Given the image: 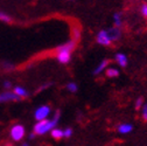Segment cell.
Here are the masks:
<instances>
[{"mask_svg": "<svg viewBox=\"0 0 147 146\" xmlns=\"http://www.w3.org/2000/svg\"><path fill=\"white\" fill-rule=\"evenodd\" d=\"M142 118L145 122H147V104L142 106Z\"/></svg>", "mask_w": 147, "mask_h": 146, "instance_id": "obj_19", "label": "cell"}, {"mask_svg": "<svg viewBox=\"0 0 147 146\" xmlns=\"http://www.w3.org/2000/svg\"><path fill=\"white\" fill-rule=\"evenodd\" d=\"M109 64H110V61H109V60H103V61H102V62L98 64V67H97V68L94 70V74H95V75L100 74V72H102V71H103V70H104V69H105V68H106Z\"/></svg>", "mask_w": 147, "mask_h": 146, "instance_id": "obj_11", "label": "cell"}, {"mask_svg": "<svg viewBox=\"0 0 147 146\" xmlns=\"http://www.w3.org/2000/svg\"><path fill=\"white\" fill-rule=\"evenodd\" d=\"M20 97L18 96L14 91L13 93H9V91H7V93H4L0 95V103L3 102H11V101H19Z\"/></svg>", "mask_w": 147, "mask_h": 146, "instance_id": "obj_6", "label": "cell"}, {"mask_svg": "<svg viewBox=\"0 0 147 146\" xmlns=\"http://www.w3.org/2000/svg\"><path fill=\"white\" fill-rule=\"evenodd\" d=\"M71 34H72V38L75 40H78L81 38V34H82V30L80 27H74L72 30H71Z\"/></svg>", "mask_w": 147, "mask_h": 146, "instance_id": "obj_14", "label": "cell"}, {"mask_svg": "<svg viewBox=\"0 0 147 146\" xmlns=\"http://www.w3.org/2000/svg\"><path fill=\"white\" fill-rule=\"evenodd\" d=\"M25 137V127L20 124L14 125L11 129V138L14 141H20Z\"/></svg>", "mask_w": 147, "mask_h": 146, "instance_id": "obj_3", "label": "cell"}, {"mask_svg": "<svg viewBox=\"0 0 147 146\" xmlns=\"http://www.w3.org/2000/svg\"><path fill=\"white\" fill-rule=\"evenodd\" d=\"M67 89L70 91V93H72V94H75L76 91L78 90V88H77V84H76V83H74V82H71V83H68V84H67Z\"/></svg>", "mask_w": 147, "mask_h": 146, "instance_id": "obj_16", "label": "cell"}, {"mask_svg": "<svg viewBox=\"0 0 147 146\" xmlns=\"http://www.w3.org/2000/svg\"><path fill=\"white\" fill-rule=\"evenodd\" d=\"M50 114V106L48 105H43V106H40L39 109H36V111H35V119L36 120H42L45 118H47Z\"/></svg>", "mask_w": 147, "mask_h": 146, "instance_id": "obj_4", "label": "cell"}, {"mask_svg": "<svg viewBox=\"0 0 147 146\" xmlns=\"http://www.w3.org/2000/svg\"><path fill=\"white\" fill-rule=\"evenodd\" d=\"M116 61L120 67H126L127 66V56L124 55V54H117L116 55Z\"/></svg>", "mask_w": 147, "mask_h": 146, "instance_id": "obj_10", "label": "cell"}, {"mask_svg": "<svg viewBox=\"0 0 147 146\" xmlns=\"http://www.w3.org/2000/svg\"><path fill=\"white\" fill-rule=\"evenodd\" d=\"M59 118H60V112L57 111L53 119L45 118L42 120H38V123H36L34 126V132L39 136H42V135L47 133L48 131H51V129H54V127L56 126Z\"/></svg>", "mask_w": 147, "mask_h": 146, "instance_id": "obj_1", "label": "cell"}, {"mask_svg": "<svg viewBox=\"0 0 147 146\" xmlns=\"http://www.w3.org/2000/svg\"><path fill=\"white\" fill-rule=\"evenodd\" d=\"M142 103H144V98H142V97H139V98L137 99V102H136V109H137V110L141 109Z\"/></svg>", "mask_w": 147, "mask_h": 146, "instance_id": "obj_18", "label": "cell"}, {"mask_svg": "<svg viewBox=\"0 0 147 146\" xmlns=\"http://www.w3.org/2000/svg\"><path fill=\"white\" fill-rule=\"evenodd\" d=\"M141 14L147 19V4H144V5L141 6Z\"/></svg>", "mask_w": 147, "mask_h": 146, "instance_id": "obj_21", "label": "cell"}, {"mask_svg": "<svg viewBox=\"0 0 147 146\" xmlns=\"http://www.w3.org/2000/svg\"><path fill=\"white\" fill-rule=\"evenodd\" d=\"M51 137L56 140H60L64 137V131L61 129H57V127H54V129H51Z\"/></svg>", "mask_w": 147, "mask_h": 146, "instance_id": "obj_8", "label": "cell"}, {"mask_svg": "<svg viewBox=\"0 0 147 146\" xmlns=\"http://www.w3.org/2000/svg\"><path fill=\"white\" fill-rule=\"evenodd\" d=\"M97 42L100 43L102 46H110L112 43V40L110 38L107 30H100L97 34Z\"/></svg>", "mask_w": 147, "mask_h": 146, "instance_id": "obj_5", "label": "cell"}, {"mask_svg": "<svg viewBox=\"0 0 147 146\" xmlns=\"http://www.w3.org/2000/svg\"><path fill=\"white\" fill-rule=\"evenodd\" d=\"M75 49V41H69L56 49V57L60 63L67 64L70 62L71 59V51Z\"/></svg>", "mask_w": 147, "mask_h": 146, "instance_id": "obj_2", "label": "cell"}, {"mask_svg": "<svg viewBox=\"0 0 147 146\" xmlns=\"http://www.w3.org/2000/svg\"><path fill=\"white\" fill-rule=\"evenodd\" d=\"M35 136H36V133H35V132H34V133H30V135H29V139H34V137H35Z\"/></svg>", "mask_w": 147, "mask_h": 146, "instance_id": "obj_23", "label": "cell"}, {"mask_svg": "<svg viewBox=\"0 0 147 146\" xmlns=\"http://www.w3.org/2000/svg\"><path fill=\"white\" fill-rule=\"evenodd\" d=\"M72 135V129H70V127H68V129L64 130V137L65 138H70Z\"/></svg>", "mask_w": 147, "mask_h": 146, "instance_id": "obj_20", "label": "cell"}, {"mask_svg": "<svg viewBox=\"0 0 147 146\" xmlns=\"http://www.w3.org/2000/svg\"><path fill=\"white\" fill-rule=\"evenodd\" d=\"M113 19H115V26L118 27V28H120L121 27V15L119 13H116L113 15Z\"/></svg>", "mask_w": 147, "mask_h": 146, "instance_id": "obj_15", "label": "cell"}, {"mask_svg": "<svg viewBox=\"0 0 147 146\" xmlns=\"http://www.w3.org/2000/svg\"><path fill=\"white\" fill-rule=\"evenodd\" d=\"M107 33H109L110 38H111V40H112V41L118 40V39H119V36H120V30H119V28H118V27L110 28V29L107 30Z\"/></svg>", "mask_w": 147, "mask_h": 146, "instance_id": "obj_7", "label": "cell"}, {"mask_svg": "<svg viewBox=\"0 0 147 146\" xmlns=\"http://www.w3.org/2000/svg\"><path fill=\"white\" fill-rule=\"evenodd\" d=\"M4 87H5L6 89H8V88H11V82H7V81H6V82L4 83Z\"/></svg>", "mask_w": 147, "mask_h": 146, "instance_id": "obj_22", "label": "cell"}, {"mask_svg": "<svg viewBox=\"0 0 147 146\" xmlns=\"http://www.w3.org/2000/svg\"><path fill=\"white\" fill-rule=\"evenodd\" d=\"M0 21H4V22H9L11 21V16L4 12H0Z\"/></svg>", "mask_w": 147, "mask_h": 146, "instance_id": "obj_17", "label": "cell"}, {"mask_svg": "<svg viewBox=\"0 0 147 146\" xmlns=\"http://www.w3.org/2000/svg\"><path fill=\"white\" fill-rule=\"evenodd\" d=\"M119 75V70L116 69V68H107L106 69V76L110 77V78H113V77H117Z\"/></svg>", "mask_w": 147, "mask_h": 146, "instance_id": "obj_13", "label": "cell"}, {"mask_svg": "<svg viewBox=\"0 0 147 146\" xmlns=\"http://www.w3.org/2000/svg\"><path fill=\"white\" fill-rule=\"evenodd\" d=\"M132 129H133V126L131 124H121V125L118 126V132L119 133H123V135L130 133L132 131Z\"/></svg>", "mask_w": 147, "mask_h": 146, "instance_id": "obj_9", "label": "cell"}, {"mask_svg": "<svg viewBox=\"0 0 147 146\" xmlns=\"http://www.w3.org/2000/svg\"><path fill=\"white\" fill-rule=\"evenodd\" d=\"M13 91H14V93L18 95V96H19L20 98H24V97H27V91L24 89V88H21V87H15L14 89H13Z\"/></svg>", "mask_w": 147, "mask_h": 146, "instance_id": "obj_12", "label": "cell"}]
</instances>
